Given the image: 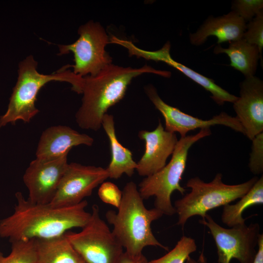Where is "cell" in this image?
I'll list each match as a JSON object with an SVG mask.
<instances>
[{
    "mask_svg": "<svg viewBox=\"0 0 263 263\" xmlns=\"http://www.w3.org/2000/svg\"><path fill=\"white\" fill-rule=\"evenodd\" d=\"M15 196L13 213L0 220V237L11 243L61 236L72 228H82L91 216L86 210L88 202L85 200L75 205L59 207L30 202L20 192Z\"/></svg>",
    "mask_w": 263,
    "mask_h": 263,
    "instance_id": "6da1fadb",
    "label": "cell"
},
{
    "mask_svg": "<svg viewBox=\"0 0 263 263\" xmlns=\"http://www.w3.org/2000/svg\"><path fill=\"white\" fill-rule=\"evenodd\" d=\"M145 73L170 75L169 72L156 70L147 65L134 68L112 63L94 76L83 77L82 104L75 115L78 126L99 130L108 110L124 98L133 78Z\"/></svg>",
    "mask_w": 263,
    "mask_h": 263,
    "instance_id": "7a4b0ae2",
    "label": "cell"
},
{
    "mask_svg": "<svg viewBox=\"0 0 263 263\" xmlns=\"http://www.w3.org/2000/svg\"><path fill=\"white\" fill-rule=\"evenodd\" d=\"M122 191L120 205L115 212L108 210L106 220L113 225V233L128 254L136 256L142 253L148 246H158L168 251V247L161 244L152 231V223L164 214L154 207L148 209L136 185L127 183Z\"/></svg>",
    "mask_w": 263,
    "mask_h": 263,
    "instance_id": "3957f363",
    "label": "cell"
},
{
    "mask_svg": "<svg viewBox=\"0 0 263 263\" xmlns=\"http://www.w3.org/2000/svg\"><path fill=\"white\" fill-rule=\"evenodd\" d=\"M38 62L30 55L19 64L18 77L10 98L5 113L0 116V128L17 120L29 122L38 112L35 101L40 89L51 81H65L70 83L72 89L82 94L83 77L68 69L69 64L50 75L40 74L37 71Z\"/></svg>",
    "mask_w": 263,
    "mask_h": 263,
    "instance_id": "277c9868",
    "label": "cell"
},
{
    "mask_svg": "<svg viewBox=\"0 0 263 263\" xmlns=\"http://www.w3.org/2000/svg\"><path fill=\"white\" fill-rule=\"evenodd\" d=\"M259 178L255 176L237 185H227L223 181V175L216 174L213 179L206 183L198 177L188 180L186 187L190 191L174 202L178 215L177 225L183 227L189 218L200 216L205 218L207 212L230 204L245 195Z\"/></svg>",
    "mask_w": 263,
    "mask_h": 263,
    "instance_id": "5b68a950",
    "label": "cell"
},
{
    "mask_svg": "<svg viewBox=\"0 0 263 263\" xmlns=\"http://www.w3.org/2000/svg\"><path fill=\"white\" fill-rule=\"evenodd\" d=\"M211 133L210 128H204L195 134L181 137L169 163L156 173L146 177L139 184L138 191L142 198L148 199L154 196L155 208L164 215L175 214L171 196L175 191L182 195L186 192L180 181L186 169L189 150L195 143Z\"/></svg>",
    "mask_w": 263,
    "mask_h": 263,
    "instance_id": "8992f818",
    "label": "cell"
},
{
    "mask_svg": "<svg viewBox=\"0 0 263 263\" xmlns=\"http://www.w3.org/2000/svg\"><path fill=\"white\" fill-rule=\"evenodd\" d=\"M81 228L65 235L86 263H117L123 247L101 218L97 205L92 206L90 218Z\"/></svg>",
    "mask_w": 263,
    "mask_h": 263,
    "instance_id": "52a82bcc",
    "label": "cell"
},
{
    "mask_svg": "<svg viewBox=\"0 0 263 263\" xmlns=\"http://www.w3.org/2000/svg\"><path fill=\"white\" fill-rule=\"evenodd\" d=\"M78 33L79 37L74 43L58 45L59 55L72 52L73 72L81 77L94 76L112 63V58L105 50L110 38L104 27L93 21L81 25Z\"/></svg>",
    "mask_w": 263,
    "mask_h": 263,
    "instance_id": "ba28073f",
    "label": "cell"
},
{
    "mask_svg": "<svg viewBox=\"0 0 263 263\" xmlns=\"http://www.w3.org/2000/svg\"><path fill=\"white\" fill-rule=\"evenodd\" d=\"M199 222L208 228L213 237L219 263H230L232 259L240 263H253L261 234L258 223L226 228L218 224L208 214Z\"/></svg>",
    "mask_w": 263,
    "mask_h": 263,
    "instance_id": "9c48e42d",
    "label": "cell"
},
{
    "mask_svg": "<svg viewBox=\"0 0 263 263\" xmlns=\"http://www.w3.org/2000/svg\"><path fill=\"white\" fill-rule=\"evenodd\" d=\"M108 178L106 169L74 162L68 164L50 204L59 207L78 204Z\"/></svg>",
    "mask_w": 263,
    "mask_h": 263,
    "instance_id": "30bf717a",
    "label": "cell"
},
{
    "mask_svg": "<svg viewBox=\"0 0 263 263\" xmlns=\"http://www.w3.org/2000/svg\"><path fill=\"white\" fill-rule=\"evenodd\" d=\"M145 90L149 99L163 115L165 122V130L172 133L178 132L181 137L186 136L190 131L209 128L217 125L225 126L244 134V129L236 117L225 112H221L210 119L203 120L187 114L165 103L153 85H147Z\"/></svg>",
    "mask_w": 263,
    "mask_h": 263,
    "instance_id": "8fae6325",
    "label": "cell"
},
{
    "mask_svg": "<svg viewBox=\"0 0 263 263\" xmlns=\"http://www.w3.org/2000/svg\"><path fill=\"white\" fill-rule=\"evenodd\" d=\"M68 164L67 155L55 159L36 158L32 161L23 177L28 191L27 199L36 204L50 203L56 192Z\"/></svg>",
    "mask_w": 263,
    "mask_h": 263,
    "instance_id": "7c38bea8",
    "label": "cell"
},
{
    "mask_svg": "<svg viewBox=\"0 0 263 263\" xmlns=\"http://www.w3.org/2000/svg\"><path fill=\"white\" fill-rule=\"evenodd\" d=\"M240 88V96L233 107L244 135L252 140L263 132V82L255 76L245 77Z\"/></svg>",
    "mask_w": 263,
    "mask_h": 263,
    "instance_id": "4fadbf2b",
    "label": "cell"
},
{
    "mask_svg": "<svg viewBox=\"0 0 263 263\" xmlns=\"http://www.w3.org/2000/svg\"><path fill=\"white\" fill-rule=\"evenodd\" d=\"M138 137L145 141V150L137 163L136 170L140 176L147 177L165 166L178 140L175 133L165 130L160 119L155 129L152 131L141 130Z\"/></svg>",
    "mask_w": 263,
    "mask_h": 263,
    "instance_id": "5bb4252c",
    "label": "cell"
},
{
    "mask_svg": "<svg viewBox=\"0 0 263 263\" xmlns=\"http://www.w3.org/2000/svg\"><path fill=\"white\" fill-rule=\"evenodd\" d=\"M94 139L66 126H55L44 131L39 139L36 152V158L55 159L68 155L71 149L80 145L91 146Z\"/></svg>",
    "mask_w": 263,
    "mask_h": 263,
    "instance_id": "9a60e30c",
    "label": "cell"
},
{
    "mask_svg": "<svg viewBox=\"0 0 263 263\" xmlns=\"http://www.w3.org/2000/svg\"><path fill=\"white\" fill-rule=\"evenodd\" d=\"M170 49L169 41L167 42L161 49L154 51H147L134 46L132 50V55L148 60L162 61L177 69L211 93V98L219 105H223L225 102L233 103L236 100L237 96L216 84L213 79L174 60L170 56Z\"/></svg>",
    "mask_w": 263,
    "mask_h": 263,
    "instance_id": "2e32d148",
    "label": "cell"
},
{
    "mask_svg": "<svg viewBox=\"0 0 263 263\" xmlns=\"http://www.w3.org/2000/svg\"><path fill=\"white\" fill-rule=\"evenodd\" d=\"M246 21L233 11L218 17H211L194 33L189 35L191 44L200 46L210 36L217 38V43L231 42L243 38Z\"/></svg>",
    "mask_w": 263,
    "mask_h": 263,
    "instance_id": "e0dca14e",
    "label": "cell"
},
{
    "mask_svg": "<svg viewBox=\"0 0 263 263\" xmlns=\"http://www.w3.org/2000/svg\"><path fill=\"white\" fill-rule=\"evenodd\" d=\"M110 142L111 160L106 170L109 178L117 179L123 174L131 177L137 168V163L133 159L132 151L118 141L115 130L113 116L106 113L102 122Z\"/></svg>",
    "mask_w": 263,
    "mask_h": 263,
    "instance_id": "ac0fdd59",
    "label": "cell"
},
{
    "mask_svg": "<svg viewBox=\"0 0 263 263\" xmlns=\"http://www.w3.org/2000/svg\"><path fill=\"white\" fill-rule=\"evenodd\" d=\"M37 263H86L65 234L47 239H35Z\"/></svg>",
    "mask_w": 263,
    "mask_h": 263,
    "instance_id": "d6986e66",
    "label": "cell"
},
{
    "mask_svg": "<svg viewBox=\"0 0 263 263\" xmlns=\"http://www.w3.org/2000/svg\"><path fill=\"white\" fill-rule=\"evenodd\" d=\"M229 43L227 48L217 45L214 48V53L226 54L230 61V65L242 73L245 78L255 76L259 59L262 57L258 47L243 38Z\"/></svg>",
    "mask_w": 263,
    "mask_h": 263,
    "instance_id": "ffe728a7",
    "label": "cell"
},
{
    "mask_svg": "<svg viewBox=\"0 0 263 263\" xmlns=\"http://www.w3.org/2000/svg\"><path fill=\"white\" fill-rule=\"evenodd\" d=\"M236 203L223 206L221 220L230 227L245 224L243 212L248 207L263 204V176L258 179L251 189Z\"/></svg>",
    "mask_w": 263,
    "mask_h": 263,
    "instance_id": "44dd1931",
    "label": "cell"
},
{
    "mask_svg": "<svg viewBox=\"0 0 263 263\" xmlns=\"http://www.w3.org/2000/svg\"><path fill=\"white\" fill-rule=\"evenodd\" d=\"M11 243L9 255L5 256L0 251V263H37L35 239Z\"/></svg>",
    "mask_w": 263,
    "mask_h": 263,
    "instance_id": "7402d4cb",
    "label": "cell"
},
{
    "mask_svg": "<svg viewBox=\"0 0 263 263\" xmlns=\"http://www.w3.org/2000/svg\"><path fill=\"white\" fill-rule=\"evenodd\" d=\"M196 249L194 239L183 236L171 250L160 258L149 261V263H184Z\"/></svg>",
    "mask_w": 263,
    "mask_h": 263,
    "instance_id": "603a6c76",
    "label": "cell"
},
{
    "mask_svg": "<svg viewBox=\"0 0 263 263\" xmlns=\"http://www.w3.org/2000/svg\"><path fill=\"white\" fill-rule=\"evenodd\" d=\"M243 38L248 43L257 46L262 55L263 48V10L246 24Z\"/></svg>",
    "mask_w": 263,
    "mask_h": 263,
    "instance_id": "cb8c5ba5",
    "label": "cell"
},
{
    "mask_svg": "<svg viewBox=\"0 0 263 263\" xmlns=\"http://www.w3.org/2000/svg\"><path fill=\"white\" fill-rule=\"evenodd\" d=\"M232 11L246 21H250L263 10V0H236L232 2Z\"/></svg>",
    "mask_w": 263,
    "mask_h": 263,
    "instance_id": "d4e9b609",
    "label": "cell"
},
{
    "mask_svg": "<svg viewBox=\"0 0 263 263\" xmlns=\"http://www.w3.org/2000/svg\"><path fill=\"white\" fill-rule=\"evenodd\" d=\"M251 141L248 167L252 173L259 175L263 172V132L257 134Z\"/></svg>",
    "mask_w": 263,
    "mask_h": 263,
    "instance_id": "484cf974",
    "label": "cell"
},
{
    "mask_svg": "<svg viewBox=\"0 0 263 263\" xmlns=\"http://www.w3.org/2000/svg\"><path fill=\"white\" fill-rule=\"evenodd\" d=\"M98 195L103 202L117 208L121 203L122 191L114 183L104 182L99 188Z\"/></svg>",
    "mask_w": 263,
    "mask_h": 263,
    "instance_id": "4316f807",
    "label": "cell"
},
{
    "mask_svg": "<svg viewBox=\"0 0 263 263\" xmlns=\"http://www.w3.org/2000/svg\"><path fill=\"white\" fill-rule=\"evenodd\" d=\"M117 263H149V262L142 253L132 256L125 251L121 256Z\"/></svg>",
    "mask_w": 263,
    "mask_h": 263,
    "instance_id": "83f0119b",
    "label": "cell"
},
{
    "mask_svg": "<svg viewBox=\"0 0 263 263\" xmlns=\"http://www.w3.org/2000/svg\"><path fill=\"white\" fill-rule=\"evenodd\" d=\"M253 263H263V234L260 235L257 252Z\"/></svg>",
    "mask_w": 263,
    "mask_h": 263,
    "instance_id": "f1b7e54d",
    "label": "cell"
},
{
    "mask_svg": "<svg viewBox=\"0 0 263 263\" xmlns=\"http://www.w3.org/2000/svg\"><path fill=\"white\" fill-rule=\"evenodd\" d=\"M186 263H207V262L204 253H201L198 261H196L189 256L186 260Z\"/></svg>",
    "mask_w": 263,
    "mask_h": 263,
    "instance_id": "f546056e",
    "label": "cell"
}]
</instances>
